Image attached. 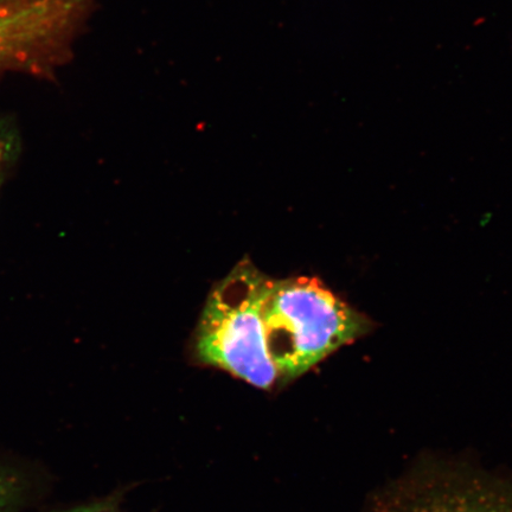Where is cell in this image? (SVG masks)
<instances>
[{"instance_id": "277c9868", "label": "cell", "mask_w": 512, "mask_h": 512, "mask_svg": "<svg viewBox=\"0 0 512 512\" xmlns=\"http://www.w3.org/2000/svg\"><path fill=\"white\" fill-rule=\"evenodd\" d=\"M40 488L29 467L0 460V512H21L34 501Z\"/></svg>"}, {"instance_id": "7a4b0ae2", "label": "cell", "mask_w": 512, "mask_h": 512, "mask_svg": "<svg viewBox=\"0 0 512 512\" xmlns=\"http://www.w3.org/2000/svg\"><path fill=\"white\" fill-rule=\"evenodd\" d=\"M268 281L252 262H240L211 291L196 336L201 362L260 389L279 380L261 315Z\"/></svg>"}, {"instance_id": "5b68a950", "label": "cell", "mask_w": 512, "mask_h": 512, "mask_svg": "<svg viewBox=\"0 0 512 512\" xmlns=\"http://www.w3.org/2000/svg\"><path fill=\"white\" fill-rule=\"evenodd\" d=\"M12 152H14V150H12V142L9 134L0 132V181H2L5 166L10 162Z\"/></svg>"}, {"instance_id": "3957f363", "label": "cell", "mask_w": 512, "mask_h": 512, "mask_svg": "<svg viewBox=\"0 0 512 512\" xmlns=\"http://www.w3.org/2000/svg\"><path fill=\"white\" fill-rule=\"evenodd\" d=\"M380 512H512V486L470 473L424 475L401 484Z\"/></svg>"}, {"instance_id": "8992f818", "label": "cell", "mask_w": 512, "mask_h": 512, "mask_svg": "<svg viewBox=\"0 0 512 512\" xmlns=\"http://www.w3.org/2000/svg\"><path fill=\"white\" fill-rule=\"evenodd\" d=\"M55 512H119L110 503H92L87 505H80L68 510L55 511Z\"/></svg>"}, {"instance_id": "6da1fadb", "label": "cell", "mask_w": 512, "mask_h": 512, "mask_svg": "<svg viewBox=\"0 0 512 512\" xmlns=\"http://www.w3.org/2000/svg\"><path fill=\"white\" fill-rule=\"evenodd\" d=\"M261 315L268 351L284 381L304 375L371 325L315 278L270 279Z\"/></svg>"}]
</instances>
